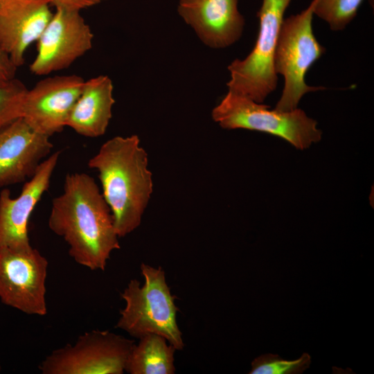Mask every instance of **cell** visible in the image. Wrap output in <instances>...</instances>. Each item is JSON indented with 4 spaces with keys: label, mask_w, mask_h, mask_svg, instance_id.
Segmentation results:
<instances>
[{
    "label": "cell",
    "mask_w": 374,
    "mask_h": 374,
    "mask_svg": "<svg viewBox=\"0 0 374 374\" xmlns=\"http://www.w3.org/2000/svg\"><path fill=\"white\" fill-rule=\"evenodd\" d=\"M48 225L66 242L69 256L91 270L104 271L112 252L121 248L111 210L95 179L84 172L66 175Z\"/></svg>",
    "instance_id": "cell-1"
},
{
    "label": "cell",
    "mask_w": 374,
    "mask_h": 374,
    "mask_svg": "<svg viewBox=\"0 0 374 374\" xmlns=\"http://www.w3.org/2000/svg\"><path fill=\"white\" fill-rule=\"evenodd\" d=\"M88 166L98 172L116 233L125 237L141 224L153 192L148 153L139 137L117 136L107 140L89 160Z\"/></svg>",
    "instance_id": "cell-2"
},
{
    "label": "cell",
    "mask_w": 374,
    "mask_h": 374,
    "mask_svg": "<svg viewBox=\"0 0 374 374\" xmlns=\"http://www.w3.org/2000/svg\"><path fill=\"white\" fill-rule=\"evenodd\" d=\"M143 286L136 279L130 281L121 294L125 306L120 311L116 327L130 335L141 338L147 334L164 337L176 350L184 347L182 334L177 323L179 309L166 283L165 271L142 263Z\"/></svg>",
    "instance_id": "cell-3"
},
{
    "label": "cell",
    "mask_w": 374,
    "mask_h": 374,
    "mask_svg": "<svg viewBox=\"0 0 374 374\" xmlns=\"http://www.w3.org/2000/svg\"><path fill=\"white\" fill-rule=\"evenodd\" d=\"M314 0L301 12L284 18L274 54V69L284 77L285 84L275 109L288 112L298 108L302 97L310 92L324 90L323 86H310L305 75L326 52L312 29Z\"/></svg>",
    "instance_id": "cell-4"
},
{
    "label": "cell",
    "mask_w": 374,
    "mask_h": 374,
    "mask_svg": "<svg viewBox=\"0 0 374 374\" xmlns=\"http://www.w3.org/2000/svg\"><path fill=\"white\" fill-rule=\"evenodd\" d=\"M212 118L226 130L245 129L268 133L287 141L299 150L320 141L317 121L296 108L280 112L252 99L228 91L212 110Z\"/></svg>",
    "instance_id": "cell-5"
},
{
    "label": "cell",
    "mask_w": 374,
    "mask_h": 374,
    "mask_svg": "<svg viewBox=\"0 0 374 374\" xmlns=\"http://www.w3.org/2000/svg\"><path fill=\"white\" fill-rule=\"evenodd\" d=\"M292 0H262L257 12L259 30L251 53L243 60L235 59L227 67L229 91L263 103L275 91L278 75L274 69V54L284 19Z\"/></svg>",
    "instance_id": "cell-6"
},
{
    "label": "cell",
    "mask_w": 374,
    "mask_h": 374,
    "mask_svg": "<svg viewBox=\"0 0 374 374\" xmlns=\"http://www.w3.org/2000/svg\"><path fill=\"white\" fill-rule=\"evenodd\" d=\"M134 341L93 330L53 350L39 365L43 374H122Z\"/></svg>",
    "instance_id": "cell-7"
},
{
    "label": "cell",
    "mask_w": 374,
    "mask_h": 374,
    "mask_svg": "<svg viewBox=\"0 0 374 374\" xmlns=\"http://www.w3.org/2000/svg\"><path fill=\"white\" fill-rule=\"evenodd\" d=\"M48 266L47 259L32 246L1 249V301L29 315H46Z\"/></svg>",
    "instance_id": "cell-8"
},
{
    "label": "cell",
    "mask_w": 374,
    "mask_h": 374,
    "mask_svg": "<svg viewBox=\"0 0 374 374\" xmlns=\"http://www.w3.org/2000/svg\"><path fill=\"white\" fill-rule=\"evenodd\" d=\"M80 12L55 9L36 42L32 73L46 75L64 69L92 48L93 34Z\"/></svg>",
    "instance_id": "cell-9"
},
{
    "label": "cell",
    "mask_w": 374,
    "mask_h": 374,
    "mask_svg": "<svg viewBox=\"0 0 374 374\" xmlns=\"http://www.w3.org/2000/svg\"><path fill=\"white\" fill-rule=\"evenodd\" d=\"M84 80L77 75H55L41 80L28 89L21 118L35 131L51 137L66 127Z\"/></svg>",
    "instance_id": "cell-10"
},
{
    "label": "cell",
    "mask_w": 374,
    "mask_h": 374,
    "mask_svg": "<svg viewBox=\"0 0 374 374\" xmlns=\"http://www.w3.org/2000/svg\"><path fill=\"white\" fill-rule=\"evenodd\" d=\"M60 152L46 158L34 175L26 181L19 195L11 197L9 189L0 193V250L21 249L30 247L28 224L30 215L50 186Z\"/></svg>",
    "instance_id": "cell-11"
},
{
    "label": "cell",
    "mask_w": 374,
    "mask_h": 374,
    "mask_svg": "<svg viewBox=\"0 0 374 374\" xmlns=\"http://www.w3.org/2000/svg\"><path fill=\"white\" fill-rule=\"evenodd\" d=\"M50 137L37 132L21 118L0 130V188L26 182L48 157Z\"/></svg>",
    "instance_id": "cell-12"
},
{
    "label": "cell",
    "mask_w": 374,
    "mask_h": 374,
    "mask_svg": "<svg viewBox=\"0 0 374 374\" xmlns=\"http://www.w3.org/2000/svg\"><path fill=\"white\" fill-rule=\"evenodd\" d=\"M239 0H179L177 12L200 40L213 48H224L242 37L245 19Z\"/></svg>",
    "instance_id": "cell-13"
},
{
    "label": "cell",
    "mask_w": 374,
    "mask_h": 374,
    "mask_svg": "<svg viewBox=\"0 0 374 374\" xmlns=\"http://www.w3.org/2000/svg\"><path fill=\"white\" fill-rule=\"evenodd\" d=\"M50 6L47 0H12L0 6V48L17 67L49 22Z\"/></svg>",
    "instance_id": "cell-14"
},
{
    "label": "cell",
    "mask_w": 374,
    "mask_h": 374,
    "mask_svg": "<svg viewBox=\"0 0 374 374\" xmlns=\"http://www.w3.org/2000/svg\"><path fill=\"white\" fill-rule=\"evenodd\" d=\"M113 88L112 81L107 75H100L84 80L66 127L85 137L103 135L112 118L115 103Z\"/></svg>",
    "instance_id": "cell-15"
},
{
    "label": "cell",
    "mask_w": 374,
    "mask_h": 374,
    "mask_svg": "<svg viewBox=\"0 0 374 374\" xmlns=\"http://www.w3.org/2000/svg\"><path fill=\"white\" fill-rule=\"evenodd\" d=\"M134 344L128 356L125 371L130 374H172L175 372L176 349L161 335L147 334Z\"/></svg>",
    "instance_id": "cell-16"
},
{
    "label": "cell",
    "mask_w": 374,
    "mask_h": 374,
    "mask_svg": "<svg viewBox=\"0 0 374 374\" xmlns=\"http://www.w3.org/2000/svg\"><path fill=\"white\" fill-rule=\"evenodd\" d=\"M364 0H314V15L331 30L341 31L355 19Z\"/></svg>",
    "instance_id": "cell-17"
},
{
    "label": "cell",
    "mask_w": 374,
    "mask_h": 374,
    "mask_svg": "<svg viewBox=\"0 0 374 374\" xmlns=\"http://www.w3.org/2000/svg\"><path fill=\"white\" fill-rule=\"evenodd\" d=\"M28 88L19 80L0 84V130L21 117Z\"/></svg>",
    "instance_id": "cell-18"
},
{
    "label": "cell",
    "mask_w": 374,
    "mask_h": 374,
    "mask_svg": "<svg viewBox=\"0 0 374 374\" xmlns=\"http://www.w3.org/2000/svg\"><path fill=\"white\" fill-rule=\"evenodd\" d=\"M310 355L305 353L295 360L281 359L278 355L265 354L251 363L250 374H299L309 368Z\"/></svg>",
    "instance_id": "cell-19"
},
{
    "label": "cell",
    "mask_w": 374,
    "mask_h": 374,
    "mask_svg": "<svg viewBox=\"0 0 374 374\" xmlns=\"http://www.w3.org/2000/svg\"><path fill=\"white\" fill-rule=\"evenodd\" d=\"M55 9L80 11L107 0H47Z\"/></svg>",
    "instance_id": "cell-20"
},
{
    "label": "cell",
    "mask_w": 374,
    "mask_h": 374,
    "mask_svg": "<svg viewBox=\"0 0 374 374\" xmlns=\"http://www.w3.org/2000/svg\"><path fill=\"white\" fill-rule=\"evenodd\" d=\"M17 68L10 57L0 48V84L15 78Z\"/></svg>",
    "instance_id": "cell-21"
},
{
    "label": "cell",
    "mask_w": 374,
    "mask_h": 374,
    "mask_svg": "<svg viewBox=\"0 0 374 374\" xmlns=\"http://www.w3.org/2000/svg\"><path fill=\"white\" fill-rule=\"evenodd\" d=\"M12 0H0V6H2L9 2H10Z\"/></svg>",
    "instance_id": "cell-22"
},
{
    "label": "cell",
    "mask_w": 374,
    "mask_h": 374,
    "mask_svg": "<svg viewBox=\"0 0 374 374\" xmlns=\"http://www.w3.org/2000/svg\"><path fill=\"white\" fill-rule=\"evenodd\" d=\"M0 371H1V364H0Z\"/></svg>",
    "instance_id": "cell-23"
}]
</instances>
